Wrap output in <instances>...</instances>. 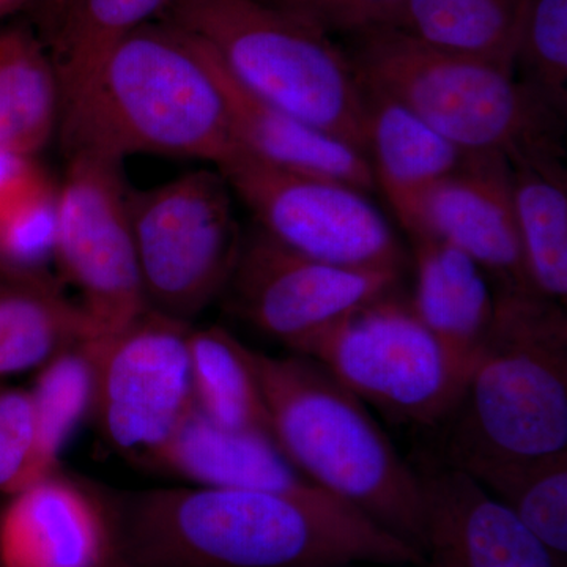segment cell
<instances>
[{
    "mask_svg": "<svg viewBox=\"0 0 567 567\" xmlns=\"http://www.w3.org/2000/svg\"><path fill=\"white\" fill-rule=\"evenodd\" d=\"M415 292L409 298L421 322L468 375L495 316V289L483 268L454 246L413 237Z\"/></svg>",
    "mask_w": 567,
    "mask_h": 567,
    "instance_id": "obj_19",
    "label": "cell"
},
{
    "mask_svg": "<svg viewBox=\"0 0 567 567\" xmlns=\"http://www.w3.org/2000/svg\"><path fill=\"white\" fill-rule=\"evenodd\" d=\"M125 567H134V566H132V565H126Z\"/></svg>",
    "mask_w": 567,
    "mask_h": 567,
    "instance_id": "obj_34",
    "label": "cell"
},
{
    "mask_svg": "<svg viewBox=\"0 0 567 567\" xmlns=\"http://www.w3.org/2000/svg\"><path fill=\"white\" fill-rule=\"evenodd\" d=\"M297 354L401 423H445L464 394L466 375L398 290L354 309Z\"/></svg>",
    "mask_w": 567,
    "mask_h": 567,
    "instance_id": "obj_8",
    "label": "cell"
},
{
    "mask_svg": "<svg viewBox=\"0 0 567 567\" xmlns=\"http://www.w3.org/2000/svg\"><path fill=\"white\" fill-rule=\"evenodd\" d=\"M203 48L223 93L238 151L279 169L331 178L365 194L374 192V175L364 153L260 102L229 76L204 44Z\"/></svg>",
    "mask_w": 567,
    "mask_h": 567,
    "instance_id": "obj_17",
    "label": "cell"
},
{
    "mask_svg": "<svg viewBox=\"0 0 567 567\" xmlns=\"http://www.w3.org/2000/svg\"><path fill=\"white\" fill-rule=\"evenodd\" d=\"M524 0H402L391 29L435 50L514 70Z\"/></svg>",
    "mask_w": 567,
    "mask_h": 567,
    "instance_id": "obj_25",
    "label": "cell"
},
{
    "mask_svg": "<svg viewBox=\"0 0 567 567\" xmlns=\"http://www.w3.org/2000/svg\"><path fill=\"white\" fill-rule=\"evenodd\" d=\"M104 492L123 558L134 567H424L420 551L328 494Z\"/></svg>",
    "mask_w": 567,
    "mask_h": 567,
    "instance_id": "obj_1",
    "label": "cell"
},
{
    "mask_svg": "<svg viewBox=\"0 0 567 567\" xmlns=\"http://www.w3.org/2000/svg\"><path fill=\"white\" fill-rule=\"evenodd\" d=\"M234 199L226 177L213 166L128 192L148 309L193 324L223 297L244 244Z\"/></svg>",
    "mask_w": 567,
    "mask_h": 567,
    "instance_id": "obj_7",
    "label": "cell"
},
{
    "mask_svg": "<svg viewBox=\"0 0 567 567\" xmlns=\"http://www.w3.org/2000/svg\"><path fill=\"white\" fill-rule=\"evenodd\" d=\"M192 327L147 308L117 333L93 342L92 415L107 445L118 453L147 461L196 406L188 347Z\"/></svg>",
    "mask_w": 567,
    "mask_h": 567,
    "instance_id": "obj_11",
    "label": "cell"
},
{
    "mask_svg": "<svg viewBox=\"0 0 567 567\" xmlns=\"http://www.w3.org/2000/svg\"><path fill=\"white\" fill-rule=\"evenodd\" d=\"M84 341L91 324L59 276L0 265V377L39 371Z\"/></svg>",
    "mask_w": 567,
    "mask_h": 567,
    "instance_id": "obj_20",
    "label": "cell"
},
{
    "mask_svg": "<svg viewBox=\"0 0 567 567\" xmlns=\"http://www.w3.org/2000/svg\"><path fill=\"white\" fill-rule=\"evenodd\" d=\"M173 0H78L59 32L52 61L58 71L91 61L130 33L152 24Z\"/></svg>",
    "mask_w": 567,
    "mask_h": 567,
    "instance_id": "obj_28",
    "label": "cell"
},
{
    "mask_svg": "<svg viewBox=\"0 0 567 567\" xmlns=\"http://www.w3.org/2000/svg\"><path fill=\"white\" fill-rule=\"evenodd\" d=\"M58 235V183L44 178L0 213V265L43 270L54 264Z\"/></svg>",
    "mask_w": 567,
    "mask_h": 567,
    "instance_id": "obj_29",
    "label": "cell"
},
{
    "mask_svg": "<svg viewBox=\"0 0 567 567\" xmlns=\"http://www.w3.org/2000/svg\"><path fill=\"white\" fill-rule=\"evenodd\" d=\"M406 234L435 238L466 254L496 292L533 290L522 259L506 156L468 153L457 171L425 193Z\"/></svg>",
    "mask_w": 567,
    "mask_h": 567,
    "instance_id": "obj_14",
    "label": "cell"
},
{
    "mask_svg": "<svg viewBox=\"0 0 567 567\" xmlns=\"http://www.w3.org/2000/svg\"><path fill=\"white\" fill-rule=\"evenodd\" d=\"M121 163L69 155L58 183L54 264L102 342L147 309Z\"/></svg>",
    "mask_w": 567,
    "mask_h": 567,
    "instance_id": "obj_10",
    "label": "cell"
},
{
    "mask_svg": "<svg viewBox=\"0 0 567 567\" xmlns=\"http://www.w3.org/2000/svg\"><path fill=\"white\" fill-rule=\"evenodd\" d=\"M424 567H558L486 488L450 464L421 475Z\"/></svg>",
    "mask_w": 567,
    "mask_h": 567,
    "instance_id": "obj_15",
    "label": "cell"
},
{
    "mask_svg": "<svg viewBox=\"0 0 567 567\" xmlns=\"http://www.w3.org/2000/svg\"><path fill=\"white\" fill-rule=\"evenodd\" d=\"M365 158L406 233L425 193L457 171L468 153L440 136L412 111L365 87Z\"/></svg>",
    "mask_w": 567,
    "mask_h": 567,
    "instance_id": "obj_18",
    "label": "cell"
},
{
    "mask_svg": "<svg viewBox=\"0 0 567 567\" xmlns=\"http://www.w3.org/2000/svg\"><path fill=\"white\" fill-rule=\"evenodd\" d=\"M48 178L35 156L0 148V213Z\"/></svg>",
    "mask_w": 567,
    "mask_h": 567,
    "instance_id": "obj_32",
    "label": "cell"
},
{
    "mask_svg": "<svg viewBox=\"0 0 567 567\" xmlns=\"http://www.w3.org/2000/svg\"><path fill=\"white\" fill-rule=\"evenodd\" d=\"M324 35L354 37L391 28L402 0H262Z\"/></svg>",
    "mask_w": 567,
    "mask_h": 567,
    "instance_id": "obj_30",
    "label": "cell"
},
{
    "mask_svg": "<svg viewBox=\"0 0 567 567\" xmlns=\"http://www.w3.org/2000/svg\"><path fill=\"white\" fill-rule=\"evenodd\" d=\"M522 259L529 287L548 300H567V171L563 155L511 163Z\"/></svg>",
    "mask_w": 567,
    "mask_h": 567,
    "instance_id": "obj_21",
    "label": "cell"
},
{
    "mask_svg": "<svg viewBox=\"0 0 567 567\" xmlns=\"http://www.w3.org/2000/svg\"><path fill=\"white\" fill-rule=\"evenodd\" d=\"M61 121V80L51 52L28 29L0 32V148L39 155Z\"/></svg>",
    "mask_w": 567,
    "mask_h": 567,
    "instance_id": "obj_22",
    "label": "cell"
},
{
    "mask_svg": "<svg viewBox=\"0 0 567 567\" xmlns=\"http://www.w3.org/2000/svg\"><path fill=\"white\" fill-rule=\"evenodd\" d=\"M147 462L192 486L324 494L287 458L274 436L219 427L197 406Z\"/></svg>",
    "mask_w": 567,
    "mask_h": 567,
    "instance_id": "obj_16",
    "label": "cell"
},
{
    "mask_svg": "<svg viewBox=\"0 0 567 567\" xmlns=\"http://www.w3.org/2000/svg\"><path fill=\"white\" fill-rule=\"evenodd\" d=\"M20 2L21 0H0V17Z\"/></svg>",
    "mask_w": 567,
    "mask_h": 567,
    "instance_id": "obj_33",
    "label": "cell"
},
{
    "mask_svg": "<svg viewBox=\"0 0 567 567\" xmlns=\"http://www.w3.org/2000/svg\"><path fill=\"white\" fill-rule=\"evenodd\" d=\"M514 71L557 110L567 111V0H524Z\"/></svg>",
    "mask_w": 567,
    "mask_h": 567,
    "instance_id": "obj_27",
    "label": "cell"
},
{
    "mask_svg": "<svg viewBox=\"0 0 567 567\" xmlns=\"http://www.w3.org/2000/svg\"><path fill=\"white\" fill-rule=\"evenodd\" d=\"M58 73L66 155L121 164L169 156L219 167L238 152L203 44L171 22L144 25Z\"/></svg>",
    "mask_w": 567,
    "mask_h": 567,
    "instance_id": "obj_2",
    "label": "cell"
},
{
    "mask_svg": "<svg viewBox=\"0 0 567 567\" xmlns=\"http://www.w3.org/2000/svg\"><path fill=\"white\" fill-rule=\"evenodd\" d=\"M35 443L32 395L21 388H0V492L20 488Z\"/></svg>",
    "mask_w": 567,
    "mask_h": 567,
    "instance_id": "obj_31",
    "label": "cell"
},
{
    "mask_svg": "<svg viewBox=\"0 0 567 567\" xmlns=\"http://www.w3.org/2000/svg\"><path fill=\"white\" fill-rule=\"evenodd\" d=\"M104 488L61 468L9 495L0 567H125Z\"/></svg>",
    "mask_w": 567,
    "mask_h": 567,
    "instance_id": "obj_13",
    "label": "cell"
},
{
    "mask_svg": "<svg viewBox=\"0 0 567 567\" xmlns=\"http://www.w3.org/2000/svg\"><path fill=\"white\" fill-rule=\"evenodd\" d=\"M401 278L309 259L254 227L244 235L223 297L241 322L300 353L354 309L398 290Z\"/></svg>",
    "mask_w": 567,
    "mask_h": 567,
    "instance_id": "obj_12",
    "label": "cell"
},
{
    "mask_svg": "<svg viewBox=\"0 0 567 567\" xmlns=\"http://www.w3.org/2000/svg\"><path fill=\"white\" fill-rule=\"evenodd\" d=\"M171 24L246 92L365 155V91L331 37L262 0H174Z\"/></svg>",
    "mask_w": 567,
    "mask_h": 567,
    "instance_id": "obj_6",
    "label": "cell"
},
{
    "mask_svg": "<svg viewBox=\"0 0 567 567\" xmlns=\"http://www.w3.org/2000/svg\"><path fill=\"white\" fill-rule=\"evenodd\" d=\"M495 316L456 416L450 457H537L567 450L565 305L495 290Z\"/></svg>",
    "mask_w": 567,
    "mask_h": 567,
    "instance_id": "obj_5",
    "label": "cell"
},
{
    "mask_svg": "<svg viewBox=\"0 0 567 567\" xmlns=\"http://www.w3.org/2000/svg\"><path fill=\"white\" fill-rule=\"evenodd\" d=\"M271 434L316 487L363 513L423 557L421 476L368 406L303 354L251 349Z\"/></svg>",
    "mask_w": 567,
    "mask_h": 567,
    "instance_id": "obj_3",
    "label": "cell"
},
{
    "mask_svg": "<svg viewBox=\"0 0 567 567\" xmlns=\"http://www.w3.org/2000/svg\"><path fill=\"white\" fill-rule=\"evenodd\" d=\"M37 372L29 390L35 415V443L20 488L59 468L63 447L82 420L92 415L96 391L95 346L84 341L70 347Z\"/></svg>",
    "mask_w": 567,
    "mask_h": 567,
    "instance_id": "obj_26",
    "label": "cell"
},
{
    "mask_svg": "<svg viewBox=\"0 0 567 567\" xmlns=\"http://www.w3.org/2000/svg\"><path fill=\"white\" fill-rule=\"evenodd\" d=\"M450 464L503 503L559 566L567 555V450L537 457L462 456Z\"/></svg>",
    "mask_w": 567,
    "mask_h": 567,
    "instance_id": "obj_23",
    "label": "cell"
},
{
    "mask_svg": "<svg viewBox=\"0 0 567 567\" xmlns=\"http://www.w3.org/2000/svg\"><path fill=\"white\" fill-rule=\"evenodd\" d=\"M216 169L256 229L284 248L338 267L404 274V246L361 189L279 169L241 151Z\"/></svg>",
    "mask_w": 567,
    "mask_h": 567,
    "instance_id": "obj_9",
    "label": "cell"
},
{
    "mask_svg": "<svg viewBox=\"0 0 567 567\" xmlns=\"http://www.w3.org/2000/svg\"><path fill=\"white\" fill-rule=\"evenodd\" d=\"M188 347L197 410L219 427L274 436L251 347L218 324L192 327Z\"/></svg>",
    "mask_w": 567,
    "mask_h": 567,
    "instance_id": "obj_24",
    "label": "cell"
},
{
    "mask_svg": "<svg viewBox=\"0 0 567 567\" xmlns=\"http://www.w3.org/2000/svg\"><path fill=\"white\" fill-rule=\"evenodd\" d=\"M347 54L365 87L466 153H496L509 163L565 156L566 112L511 66L435 50L391 28L354 37Z\"/></svg>",
    "mask_w": 567,
    "mask_h": 567,
    "instance_id": "obj_4",
    "label": "cell"
}]
</instances>
